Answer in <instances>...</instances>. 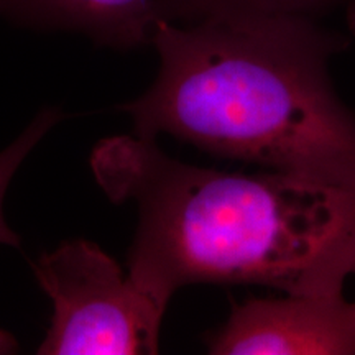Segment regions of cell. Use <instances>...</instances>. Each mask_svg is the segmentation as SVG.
Instances as JSON below:
<instances>
[{"instance_id":"6da1fadb","label":"cell","mask_w":355,"mask_h":355,"mask_svg":"<svg viewBox=\"0 0 355 355\" xmlns=\"http://www.w3.org/2000/svg\"><path fill=\"white\" fill-rule=\"evenodd\" d=\"M91 170L110 201L137 202L127 275L166 308L194 283L329 296L355 275V188L193 166L139 135L101 140Z\"/></svg>"},{"instance_id":"7a4b0ae2","label":"cell","mask_w":355,"mask_h":355,"mask_svg":"<svg viewBox=\"0 0 355 355\" xmlns=\"http://www.w3.org/2000/svg\"><path fill=\"white\" fill-rule=\"evenodd\" d=\"M349 43L306 19L158 21L157 79L121 109L144 139L170 133L216 157L355 188V114L329 74Z\"/></svg>"},{"instance_id":"3957f363","label":"cell","mask_w":355,"mask_h":355,"mask_svg":"<svg viewBox=\"0 0 355 355\" xmlns=\"http://www.w3.org/2000/svg\"><path fill=\"white\" fill-rule=\"evenodd\" d=\"M53 301L40 355H152L166 306L137 286L94 242L76 239L33 266Z\"/></svg>"},{"instance_id":"277c9868","label":"cell","mask_w":355,"mask_h":355,"mask_svg":"<svg viewBox=\"0 0 355 355\" xmlns=\"http://www.w3.org/2000/svg\"><path fill=\"white\" fill-rule=\"evenodd\" d=\"M206 343L219 355H355V301L344 295L252 298L235 304Z\"/></svg>"},{"instance_id":"5b68a950","label":"cell","mask_w":355,"mask_h":355,"mask_svg":"<svg viewBox=\"0 0 355 355\" xmlns=\"http://www.w3.org/2000/svg\"><path fill=\"white\" fill-rule=\"evenodd\" d=\"M0 12L24 24L84 33L117 50L152 44L157 0H0Z\"/></svg>"},{"instance_id":"8992f818","label":"cell","mask_w":355,"mask_h":355,"mask_svg":"<svg viewBox=\"0 0 355 355\" xmlns=\"http://www.w3.org/2000/svg\"><path fill=\"white\" fill-rule=\"evenodd\" d=\"M354 0H157V20L193 25L211 20L306 19L322 21Z\"/></svg>"},{"instance_id":"52a82bcc","label":"cell","mask_w":355,"mask_h":355,"mask_svg":"<svg viewBox=\"0 0 355 355\" xmlns=\"http://www.w3.org/2000/svg\"><path fill=\"white\" fill-rule=\"evenodd\" d=\"M61 119H63V114L60 110H42L19 139L8 145L3 152H0V206H3V198H6L8 184L12 183V178L15 176L24 159Z\"/></svg>"},{"instance_id":"ba28073f","label":"cell","mask_w":355,"mask_h":355,"mask_svg":"<svg viewBox=\"0 0 355 355\" xmlns=\"http://www.w3.org/2000/svg\"><path fill=\"white\" fill-rule=\"evenodd\" d=\"M0 243H3V245L20 247L19 235L8 227L6 217H3V206H0Z\"/></svg>"},{"instance_id":"9c48e42d","label":"cell","mask_w":355,"mask_h":355,"mask_svg":"<svg viewBox=\"0 0 355 355\" xmlns=\"http://www.w3.org/2000/svg\"><path fill=\"white\" fill-rule=\"evenodd\" d=\"M345 15H347V26L349 32L355 37V0L350 6L345 8Z\"/></svg>"}]
</instances>
